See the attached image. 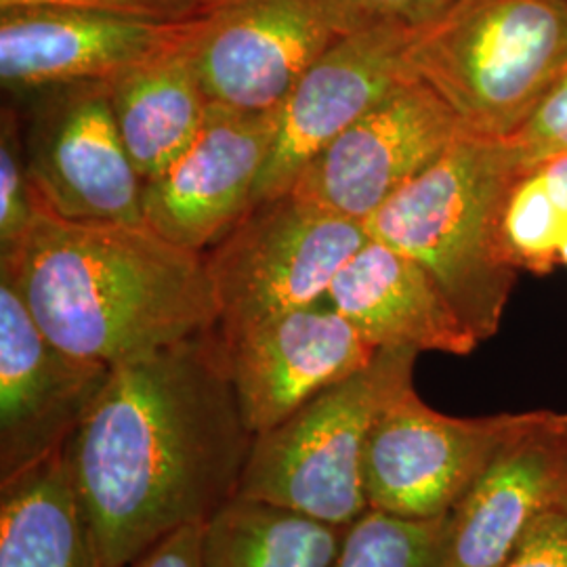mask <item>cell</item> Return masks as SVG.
I'll list each match as a JSON object with an SVG mask.
<instances>
[{"mask_svg":"<svg viewBox=\"0 0 567 567\" xmlns=\"http://www.w3.org/2000/svg\"><path fill=\"white\" fill-rule=\"evenodd\" d=\"M39 204L41 196L25 163L20 112L9 103L0 112V257L23 240Z\"/></svg>","mask_w":567,"mask_h":567,"instance_id":"603a6c76","label":"cell"},{"mask_svg":"<svg viewBox=\"0 0 567 567\" xmlns=\"http://www.w3.org/2000/svg\"><path fill=\"white\" fill-rule=\"evenodd\" d=\"M508 140L519 152L526 171L550 154L567 150V68L532 118Z\"/></svg>","mask_w":567,"mask_h":567,"instance_id":"d4e9b609","label":"cell"},{"mask_svg":"<svg viewBox=\"0 0 567 567\" xmlns=\"http://www.w3.org/2000/svg\"><path fill=\"white\" fill-rule=\"evenodd\" d=\"M110 368L53 343L0 276V482L68 446Z\"/></svg>","mask_w":567,"mask_h":567,"instance_id":"7c38bea8","label":"cell"},{"mask_svg":"<svg viewBox=\"0 0 567 567\" xmlns=\"http://www.w3.org/2000/svg\"><path fill=\"white\" fill-rule=\"evenodd\" d=\"M42 332L63 351L114 365L217 328L200 252L150 225L74 221L39 204L28 234L0 257Z\"/></svg>","mask_w":567,"mask_h":567,"instance_id":"7a4b0ae2","label":"cell"},{"mask_svg":"<svg viewBox=\"0 0 567 567\" xmlns=\"http://www.w3.org/2000/svg\"><path fill=\"white\" fill-rule=\"evenodd\" d=\"M567 513V414L519 412L450 513L444 567H501L532 527Z\"/></svg>","mask_w":567,"mask_h":567,"instance_id":"4fadbf2b","label":"cell"},{"mask_svg":"<svg viewBox=\"0 0 567 567\" xmlns=\"http://www.w3.org/2000/svg\"><path fill=\"white\" fill-rule=\"evenodd\" d=\"M450 515L412 519L365 508L343 529L332 567H444Z\"/></svg>","mask_w":567,"mask_h":567,"instance_id":"44dd1931","label":"cell"},{"mask_svg":"<svg viewBox=\"0 0 567 567\" xmlns=\"http://www.w3.org/2000/svg\"><path fill=\"white\" fill-rule=\"evenodd\" d=\"M405 61L466 133L507 140L567 68V0H454L416 25Z\"/></svg>","mask_w":567,"mask_h":567,"instance_id":"277c9868","label":"cell"},{"mask_svg":"<svg viewBox=\"0 0 567 567\" xmlns=\"http://www.w3.org/2000/svg\"><path fill=\"white\" fill-rule=\"evenodd\" d=\"M0 567H107L65 447L0 482Z\"/></svg>","mask_w":567,"mask_h":567,"instance_id":"ac0fdd59","label":"cell"},{"mask_svg":"<svg viewBox=\"0 0 567 567\" xmlns=\"http://www.w3.org/2000/svg\"><path fill=\"white\" fill-rule=\"evenodd\" d=\"M196 21L163 23L63 7L0 9V82L13 95L114 81L179 47Z\"/></svg>","mask_w":567,"mask_h":567,"instance_id":"2e32d148","label":"cell"},{"mask_svg":"<svg viewBox=\"0 0 567 567\" xmlns=\"http://www.w3.org/2000/svg\"><path fill=\"white\" fill-rule=\"evenodd\" d=\"M343 529L236 496L204 526L203 567H332Z\"/></svg>","mask_w":567,"mask_h":567,"instance_id":"ffe728a7","label":"cell"},{"mask_svg":"<svg viewBox=\"0 0 567 567\" xmlns=\"http://www.w3.org/2000/svg\"><path fill=\"white\" fill-rule=\"evenodd\" d=\"M221 343L244 423L252 435L282 425L326 389L364 370L379 353L326 297L250 326Z\"/></svg>","mask_w":567,"mask_h":567,"instance_id":"5bb4252c","label":"cell"},{"mask_svg":"<svg viewBox=\"0 0 567 567\" xmlns=\"http://www.w3.org/2000/svg\"><path fill=\"white\" fill-rule=\"evenodd\" d=\"M454 0H337L347 32L365 28H416Z\"/></svg>","mask_w":567,"mask_h":567,"instance_id":"484cf974","label":"cell"},{"mask_svg":"<svg viewBox=\"0 0 567 567\" xmlns=\"http://www.w3.org/2000/svg\"><path fill=\"white\" fill-rule=\"evenodd\" d=\"M559 261L567 267V217L564 224V236H561V244H559Z\"/></svg>","mask_w":567,"mask_h":567,"instance_id":"f546056e","label":"cell"},{"mask_svg":"<svg viewBox=\"0 0 567 567\" xmlns=\"http://www.w3.org/2000/svg\"><path fill=\"white\" fill-rule=\"evenodd\" d=\"M529 168H534L543 177L553 200L567 217V150L550 154Z\"/></svg>","mask_w":567,"mask_h":567,"instance_id":"f1b7e54d","label":"cell"},{"mask_svg":"<svg viewBox=\"0 0 567 567\" xmlns=\"http://www.w3.org/2000/svg\"><path fill=\"white\" fill-rule=\"evenodd\" d=\"M566 215L553 200L543 177L527 168L513 183L503 210V246L511 264L534 274H548L559 264Z\"/></svg>","mask_w":567,"mask_h":567,"instance_id":"7402d4cb","label":"cell"},{"mask_svg":"<svg viewBox=\"0 0 567 567\" xmlns=\"http://www.w3.org/2000/svg\"><path fill=\"white\" fill-rule=\"evenodd\" d=\"M225 0H0V9L11 7H63L110 13L135 20L185 23L203 20Z\"/></svg>","mask_w":567,"mask_h":567,"instance_id":"cb8c5ba5","label":"cell"},{"mask_svg":"<svg viewBox=\"0 0 567 567\" xmlns=\"http://www.w3.org/2000/svg\"><path fill=\"white\" fill-rule=\"evenodd\" d=\"M416 28H365L332 42L278 107L276 140L255 203L280 196L299 173L410 74Z\"/></svg>","mask_w":567,"mask_h":567,"instance_id":"9a60e30c","label":"cell"},{"mask_svg":"<svg viewBox=\"0 0 567 567\" xmlns=\"http://www.w3.org/2000/svg\"><path fill=\"white\" fill-rule=\"evenodd\" d=\"M252 442L217 328L112 365L65 446L105 566L206 526L238 496Z\"/></svg>","mask_w":567,"mask_h":567,"instance_id":"6da1fadb","label":"cell"},{"mask_svg":"<svg viewBox=\"0 0 567 567\" xmlns=\"http://www.w3.org/2000/svg\"><path fill=\"white\" fill-rule=\"evenodd\" d=\"M364 224L292 192L255 203L204 252L227 341L297 307L322 301L337 274L364 246Z\"/></svg>","mask_w":567,"mask_h":567,"instance_id":"8992f818","label":"cell"},{"mask_svg":"<svg viewBox=\"0 0 567 567\" xmlns=\"http://www.w3.org/2000/svg\"><path fill=\"white\" fill-rule=\"evenodd\" d=\"M276 118L278 110L238 112L210 103L196 140L143 183V221L166 240L204 255L255 204Z\"/></svg>","mask_w":567,"mask_h":567,"instance_id":"8fae6325","label":"cell"},{"mask_svg":"<svg viewBox=\"0 0 567 567\" xmlns=\"http://www.w3.org/2000/svg\"><path fill=\"white\" fill-rule=\"evenodd\" d=\"M344 34L337 0H225L198 21L187 51L208 102L276 112Z\"/></svg>","mask_w":567,"mask_h":567,"instance_id":"ba28073f","label":"cell"},{"mask_svg":"<svg viewBox=\"0 0 567 567\" xmlns=\"http://www.w3.org/2000/svg\"><path fill=\"white\" fill-rule=\"evenodd\" d=\"M501 567H567V513L532 527Z\"/></svg>","mask_w":567,"mask_h":567,"instance_id":"4316f807","label":"cell"},{"mask_svg":"<svg viewBox=\"0 0 567 567\" xmlns=\"http://www.w3.org/2000/svg\"><path fill=\"white\" fill-rule=\"evenodd\" d=\"M204 526H187L164 538L131 567H203Z\"/></svg>","mask_w":567,"mask_h":567,"instance_id":"83f0119b","label":"cell"},{"mask_svg":"<svg viewBox=\"0 0 567 567\" xmlns=\"http://www.w3.org/2000/svg\"><path fill=\"white\" fill-rule=\"evenodd\" d=\"M326 299L377 349L468 355L480 344L423 265L370 236Z\"/></svg>","mask_w":567,"mask_h":567,"instance_id":"e0dca14e","label":"cell"},{"mask_svg":"<svg viewBox=\"0 0 567 567\" xmlns=\"http://www.w3.org/2000/svg\"><path fill=\"white\" fill-rule=\"evenodd\" d=\"M192 34L164 55L110 81L122 143L143 183L182 156L200 133L210 110L187 51Z\"/></svg>","mask_w":567,"mask_h":567,"instance_id":"d6986e66","label":"cell"},{"mask_svg":"<svg viewBox=\"0 0 567 567\" xmlns=\"http://www.w3.org/2000/svg\"><path fill=\"white\" fill-rule=\"evenodd\" d=\"M461 133L447 103L425 82L408 79L313 156L288 192L365 224Z\"/></svg>","mask_w":567,"mask_h":567,"instance_id":"9c48e42d","label":"cell"},{"mask_svg":"<svg viewBox=\"0 0 567 567\" xmlns=\"http://www.w3.org/2000/svg\"><path fill=\"white\" fill-rule=\"evenodd\" d=\"M419 351L379 349L364 370L326 389L282 425L255 435L238 496L347 527L365 508V447L381 414L414 386Z\"/></svg>","mask_w":567,"mask_h":567,"instance_id":"5b68a950","label":"cell"},{"mask_svg":"<svg viewBox=\"0 0 567 567\" xmlns=\"http://www.w3.org/2000/svg\"><path fill=\"white\" fill-rule=\"evenodd\" d=\"M515 414L458 419L414 386L372 429L364 461L368 508L412 519L450 515L503 444Z\"/></svg>","mask_w":567,"mask_h":567,"instance_id":"30bf717a","label":"cell"},{"mask_svg":"<svg viewBox=\"0 0 567 567\" xmlns=\"http://www.w3.org/2000/svg\"><path fill=\"white\" fill-rule=\"evenodd\" d=\"M524 171L508 137L465 131L364 224L372 240L425 267L480 343L498 332L517 280L501 224Z\"/></svg>","mask_w":567,"mask_h":567,"instance_id":"3957f363","label":"cell"},{"mask_svg":"<svg viewBox=\"0 0 567 567\" xmlns=\"http://www.w3.org/2000/svg\"><path fill=\"white\" fill-rule=\"evenodd\" d=\"M30 177L53 213L74 221L142 224V177L114 118L110 82L20 93Z\"/></svg>","mask_w":567,"mask_h":567,"instance_id":"52a82bcc","label":"cell"}]
</instances>
